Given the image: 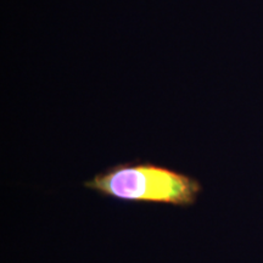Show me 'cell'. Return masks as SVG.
<instances>
[{
  "mask_svg": "<svg viewBox=\"0 0 263 263\" xmlns=\"http://www.w3.org/2000/svg\"><path fill=\"white\" fill-rule=\"evenodd\" d=\"M87 189L121 201L190 207L202 186L194 177L153 162H124L111 166L84 182Z\"/></svg>",
  "mask_w": 263,
  "mask_h": 263,
  "instance_id": "1",
  "label": "cell"
}]
</instances>
